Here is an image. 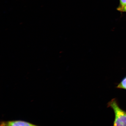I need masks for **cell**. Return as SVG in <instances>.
I'll list each match as a JSON object with an SVG mask.
<instances>
[{
  "mask_svg": "<svg viewBox=\"0 0 126 126\" xmlns=\"http://www.w3.org/2000/svg\"><path fill=\"white\" fill-rule=\"evenodd\" d=\"M108 108L114 111L115 118L113 126H126V111L121 109L116 98L112 99L108 103Z\"/></svg>",
  "mask_w": 126,
  "mask_h": 126,
  "instance_id": "6da1fadb",
  "label": "cell"
},
{
  "mask_svg": "<svg viewBox=\"0 0 126 126\" xmlns=\"http://www.w3.org/2000/svg\"><path fill=\"white\" fill-rule=\"evenodd\" d=\"M1 126H37L29 122L21 120L2 121Z\"/></svg>",
  "mask_w": 126,
  "mask_h": 126,
  "instance_id": "7a4b0ae2",
  "label": "cell"
},
{
  "mask_svg": "<svg viewBox=\"0 0 126 126\" xmlns=\"http://www.w3.org/2000/svg\"><path fill=\"white\" fill-rule=\"evenodd\" d=\"M117 89L126 90V76L124 77L116 87Z\"/></svg>",
  "mask_w": 126,
  "mask_h": 126,
  "instance_id": "3957f363",
  "label": "cell"
},
{
  "mask_svg": "<svg viewBox=\"0 0 126 126\" xmlns=\"http://www.w3.org/2000/svg\"><path fill=\"white\" fill-rule=\"evenodd\" d=\"M119 5L117 9L119 11L126 5V0H119Z\"/></svg>",
  "mask_w": 126,
  "mask_h": 126,
  "instance_id": "277c9868",
  "label": "cell"
},
{
  "mask_svg": "<svg viewBox=\"0 0 126 126\" xmlns=\"http://www.w3.org/2000/svg\"><path fill=\"white\" fill-rule=\"evenodd\" d=\"M119 11L122 12H126V5L125 6V7L123 8L122 9H121Z\"/></svg>",
  "mask_w": 126,
  "mask_h": 126,
  "instance_id": "5b68a950",
  "label": "cell"
}]
</instances>
